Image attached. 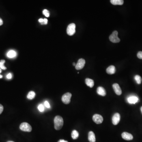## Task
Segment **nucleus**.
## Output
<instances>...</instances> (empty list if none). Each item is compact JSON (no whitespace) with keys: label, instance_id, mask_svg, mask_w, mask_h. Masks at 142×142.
I'll use <instances>...</instances> for the list:
<instances>
[{"label":"nucleus","instance_id":"obj_1","mask_svg":"<svg viewBox=\"0 0 142 142\" xmlns=\"http://www.w3.org/2000/svg\"><path fill=\"white\" fill-rule=\"evenodd\" d=\"M54 124L55 130H59L62 127L64 120L60 116H57L54 119Z\"/></svg>","mask_w":142,"mask_h":142},{"label":"nucleus","instance_id":"obj_2","mask_svg":"<svg viewBox=\"0 0 142 142\" xmlns=\"http://www.w3.org/2000/svg\"><path fill=\"white\" fill-rule=\"evenodd\" d=\"M118 32L117 31H114L112 33V34L110 36L109 40L110 41L114 43H116L120 42V40L118 36Z\"/></svg>","mask_w":142,"mask_h":142},{"label":"nucleus","instance_id":"obj_3","mask_svg":"<svg viewBox=\"0 0 142 142\" xmlns=\"http://www.w3.org/2000/svg\"><path fill=\"white\" fill-rule=\"evenodd\" d=\"M20 130L22 131L26 132H30L32 130L31 126L28 123L23 122L21 123L19 127Z\"/></svg>","mask_w":142,"mask_h":142},{"label":"nucleus","instance_id":"obj_4","mask_svg":"<svg viewBox=\"0 0 142 142\" xmlns=\"http://www.w3.org/2000/svg\"><path fill=\"white\" fill-rule=\"evenodd\" d=\"M76 25L75 24L72 23L69 25L67 28V33L69 36H73L75 33Z\"/></svg>","mask_w":142,"mask_h":142},{"label":"nucleus","instance_id":"obj_5","mask_svg":"<svg viewBox=\"0 0 142 142\" xmlns=\"http://www.w3.org/2000/svg\"><path fill=\"white\" fill-rule=\"evenodd\" d=\"M72 94L69 92L65 93L63 95L62 97V102L65 104H68L70 102L71 98L72 97Z\"/></svg>","mask_w":142,"mask_h":142},{"label":"nucleus","instance_id":"obj_6","mask_svg":"<svg viewBox=\"0 0 142 142\" xmlns=\"http://www.w3.org/2000/svg\"><path fill=\"white\" fill-rule=\"evenodd\" d=\"M85 60L83 58H80L79 60L75 66V69L77 70H80L84 68L85 65Z\"/></svg>","mask_w":142,"mask_h":142},{"label":"nucleus","instance_id":"obj_7","mask_svg":"<svg viewBox=\"0 0 142 142\" xmlns=\"http://www.w3.org/2000/svg\"><path fill=\"white\" fill-rule=\"evenodd\" d=\"M92 119L94 122L97 124H100L102 123L103 120L102 116L98 114H94L93 116Z\"/></svg>","mask_w":142,"mask_h":142},{"label":"nucleus","instance_id":"obj_8","mask_svg":"<svg viewBox=\"0 0 142 142\" xmlns=\"http://www.w3.org/2000/svg\"><path fill=\"white\" fill-rule=\"evenodd\" d=\"M120 120V115L119 113H116L112 117V122L114 125H116L119 124Z\"/></svg>","mask_w":142,"mask_h":142},{"label":"nucleus","instance_id":"obj_9","mask_svg":"<svg viewBox=\"0 0 142 142\" xmlns=\"http://www.w3.org/2000/svg\"><path fill=\"white\" fill-rule=\"evenodd\" d=\"M113 87L116 94L119 96L121 95L122 93V90L119 84L114 83L113 85Z\"/></svg>","mask_w":142,"mask_h":142},{"label":"nucleus","instance_id":"obj_10","mask_svg":"<svg viewBox=\"0 0 142 142\" xmlns=\"http://www.w3.org/2000/svg\"><path fill=\"white\" fill-rule=\"evenodd\" d=\"M127 101L130 104H135L139 101V98L136 96H131L127 98Z\"/></svg>","mask_w":142,"mask_h":142},{"label":"nucleus","instance_id":"obj_11","mask_svg":"<svg viewBox=\"0 0 142 142\" xmlns=\"http://www.w3.org/2000/svg\"><path fill=\"white\" fill-rule=\"evenodd\" d=\"M122 138L124 140L130 141L133 139V136L130 133L128 132H124L122 134Z\"/></svg>","mask_w":142,"mask_h":142},{"label":"nucleus","instance_id":"obj_12","mask_svg":"<svg viewBox=\"0 0 142 142\" xmlns=\"http://www.w3.org/2000/svg\"><path fill=\"white\" fill-rule=\"evenodd\" d=\"M97 94L100 95L101 96H105L106 95V92L105 89L102 86H99L97 88Z\"/></svg>","mask_w":142,"mask_h":142},{"label":"nucleus","instance_id":"obj_13","mask_svg":"<svg viewBox=\"0 0 142 142\" xmlns=\"http://www.w3.org/2000/svg\"><path fill=\"white\" fill-rule=\"evenodd\" d=\"M115 72H116V68H115V66H113V65L109 66L106 69L107 73L110 75L114 74Z\"/></svg>","mask_w":142,"mask_h":142},{"label":"nucleus","instance_id":"obj_14","mask_svg":"<svg viewBox=\"0 0 142 142\" xmlns=\"http://www.w3.org/2000/svg\"><path fill=\"white\" fill-rule=\"evenodd\" d=\"M88 139L90 142H96V136L93 131H91L88 133Z\"/></svg>","mask_w":142,"mask_h":142},{"label":"nucleus","instance_id":"obj_15","mask_svg":"<svg viewBox=\"0 0 142 142\" xmlns=\"http://www.w3.org/2000/svg\"><path fill=\"white\" fill-rule=\"evenodd\" d=\"M85 83L90 88L93 87L94 85V81L93 80L89 78H86L85 80Z\"/></svg>","mask_w":142,"mask_h":142},{"label":"nucleus","instance_id":"obj_16","mask_svg":"<svg viewBox=\"0 0 142 142\" xmlns=\"http://www.w3.org/2000/svg\"><path fill=\"white\" fill-rule=\"evenodd\" d=\"M110 2L112 4L114 5H122L124 3V1L123 0H111Z\"/></svg>","mask_w":142,"mask_h":142},{"label":"nucleus","instance_id":"obj_17","mask_svg":"<svg viewBox=\"0 0 142 142\" xmlns=\"http://www.w3.org/2000/svg\"><path fill=\"white\" fill-rule=\"evenodd\" d=\"M7 56L8 58H13L16 56V53L14 50H10L7 53Z\"/></svg>","mask_w":142,"mask_h":142},{"label":"nucleus","instance_id":"obj_18","mask_svg":"<svg viewBox=\"0 0 142 142\" xmlns=\"http://www.w3.org/2000/svg\"><path fill=\"white\" fill-rule=\"evenodd\" d=\"M72 137L73 139H76L78 138L79 136V134L77 131L74 130L72 131Z\"/></svg>","mask_w":142,"mask_h":142},{"label":"nucleus","instance_id":"obj_19","mask_svg":"<svg viewBox=\"0 0 142 142\" xmlns=\"http://www.w3.org/2000/svg\"><path fill=\"white\" fill-rule=\"evenodd\" d=\"M35 95H36V94L34 91H30L29 93H28V95H27V98L29 100H33L34 98Z\"/></svg>","mask_w":142,"mask_h":142},{"label":"nucleus","instance_id":"obj_20","mask_svg":"<svg viewBox=\"0 0 142 142\" xmlns=\"http://www.w3.org/2000/svg\"><path fill=\"white\" fill-rule=\"evenodd\" d=\"M135 81H136V83L138 84H141V82H142V78H141V77L139 75H136L135 76Z\"/></svg>","mask_w":142,"mask_h":142},{"label":"nucleus","instance_id":"obj_21","mask_svg":"<svg viewBox=\"0 0 142 142\" xmlns=\"http://www.w3.org/2000/svg\"><path fill=\"white\" fill-rule=\"evenodd\" d=\"M5 62V61L4 60H1L0 61V68L1 69H4V70L6 69V68L4 65Z\"/></svg>","mask_w":142,"mask_h":142},{"label":"nucleus","instance_id":"obj_22","mask_svg":"<svg viewBox=\"0 0 142 142\" xmlns=\"http://www.w3.org/2000/svg\"><path fill=\"white\" fill-rule=\"evenodd\" d=\"M38 108L39 111L41 112H44V107L43 105L42 104H40L38 105Z\"/></svg>","mask_w":142,"mask_h":142},{"label":"nucleus","instance_id":"obj_23","mask_svg":"<svg viewBox=\"0 0 142 142\" xmlns=\"http://www.w3.org/2000/svg\"><path fill=\"white\" fill-rule=\"evenodd\" d=\"M43 13L46 17H49V11L46 9H45L43 10Z\"/></svg>","mask_w":142,"mask_h":142},{"label":"nucleus","instance_id":"obj_24","mask_svg":"<svg viewBox=\"0 0 142 142\" xmlns=\"http://www.w3.org/2000/svg\"><path fill=\"white\" fill-rule=\"evenodd\" d=\"M44 105L47 108H50V105L49 104V102L47 101H45L44 102Z\"/></svg>","mask_w":142,"mask_h":142},{"label":"nucleus","instance_id":"obj_25","mask_svg":"<svg viewBox=\"0 0 142 142\" xmlns=\"http://www.w3.org/2000/svg\"><path fill=\"white\" fill-rule=\"evenodd\" d=\"M137 56L138 58L142 59V51H139L137 54Z\"/></svg>","mask_w":142,"mask_h":142},{"label":"nucleus","instance_id":"obj_26","mask_svg":"<svg viewBox=\"0 0 142 142\" xmlns=\"http://www.w3.org/2000/svg\"><path fill=\"white\" fill-rule=\"evenodd\" d=\"M3 106L1 104H0V114L2 113V112L3 111Z\"/></svg>","mask_w":142,"mask_h":142},{"label":"nucleus","instance_id":"obj_27","mask_svg":"<svg viewBox=\"0 0 142 142\" xmlns=\"http://www.w3.org/2000/svg\"><path fill=\"white\" fill-rule=\"evenodd\" d=\"M47 23H48V20L46 18H45L44 19V22L41 24V25H43V24L46 25V24H47Z\"/></svg>","mask_w":142,"mask_h":142},{"label":"nucleus","instance_id":"obj_28","mask_svg":"<svg viewBox=\"0 0 142 142\" xmlns=\"http://www.w3.org/2000/svg\"><path fill=\"white\" fill-rule=\"evenodd\" d=\"M6 77H7V78L8 79H11V77H12V75H11V74H10V73L8 74L7 75Z\"/></svg>","mask_w":142,"mask_h":142},{"label":"nucleus","instance_id":"obj_29","mask_svg":"<svg viewBox=\"0 0 142 142\" xmlns=\"http://www.w3.org/2000/svg\"><path fill=\"white\" fill-rule=\"evenodd\" d=\"M39 22L41 24L42 23H43L44 22V19H42V18H40V19H39V20H38Z\"/></svg>","mask_w":142,"mask_h":142},{"label":"nucleus","instance_id":"obj_30","mask_svg":"<svg viewBox=\"0 0 142 142\" xmlns=\"http://www.w3.org/2000/svg\"><path fill=\"white\" fill-rule=\"evenodd\" d=\"M58 142H68V141H65V140H64V139H61L59 141H58Z\"/></svg>","mask_w":142,"mask_h":142},{"label":"nucleus","instance_id":"obj_31","mask_svg":"<svg viewBox=\"0 0 142 142\" xmlns=\"http://www.w3.org/2000/svg\"><path fill=\"white\" fill-rule=\"evenodd\" d=\"M3 21L2 19H1V18H0V26H1L3 24Z\"/></svg>","mask_w":142,"mask_h":142},{"label":"nucleus","instance_id":"obj_32","mask_svg":"<svg viewBox=\"0 0 142 142\" xmlns=\"http://www.w3.org/2000/svg\"><path fill=\"white\" fill-rule=\"evenodd\" d=\"M73 65H74V66H76V64H75V62L73 63Z\"/></svg>","mask_w":142,"mask_h":142},{"label":"nucleus","instance_id":"obj_33","mask_svg":"<svg viewBox=\"0 0 142 142\" xmlns=\"http://www.w3.org/2000/svg\"><path fill=\"white\" fill-rule=\"evenodd\" d=\"M2 77H3V76H2V75H0V78H2Z\"/></svg>","mask_w":142,"mask_h":142},{"label":"nucleus","instance_id":"obj_34","mask_svg":"<svg viewBox=\"0 0 142 142\" xmlns=\"http://www.w3.org/2000/svg\"><path fill=\"white\" fill-rule=\"evenodd\" d=\"M141 113H142V106L141 108Z\"/></svg>","mask_w":142,"mask_h":142},{"label":"nucleus","instance_id":"obj_35","mask_svg":"<svg viewBox=\"0 0 142 142\" xmlns=\"http://www.w3.org/2000/svg\"><path fill=\"white\" fill-rule=\"evenodd\" d=\"M1 72H2V70H1V69L0 68V74L1 73Z\"/></svg>","mask_w":142,"mask_h":142},{"label":"nucleus","instance_id":"obj_36","mask_svg":"<svg viewBox=\"0 0 142 142\" xmlns=\"http://www.w3.org/2000/svg\"><path fill=\"white\" fill-rule=\"evenodd\" d=\"M13 142V141H8V142Z\"/></svg>","mask_w":142,"mask_h":142}]
</instances>
